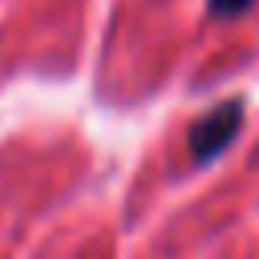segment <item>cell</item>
I'll list each match as a JSON object with an SVG mask.
<instances>
[{
	"instance_id": "2",
	"label": "cell",
	"mask_w": 259,
	"mask_h": 259,
	"mask_svg": "<svg viewBox=\"0 0 259 259\" xmlns=\"http://www.w3.org/2000/svg\"><path fill=\"white\" fill-rule=\"evenodd\" d=\"M251 4H255V0H206V12H210L214 20H235V16H243Z\"/></svg>"
},
{
	"instance_id": "1",
	"label": "cell",
	"mask_w": 259,
	"mask_h": 259,
	"mask_svg": "<svg viewBox=\"0 0 259 259\" xmlns=\"http://www.w3.org/2000/svg\"><path fill=\"white\" fill-rule=\"evenodd\" d=\"M243 117H247V105H243V97H227V101H219V105H210L194 125H190V158L198 162V166H206V162H214L235 138H239V130H243Z\"/></svg>"
}]
</instances>
